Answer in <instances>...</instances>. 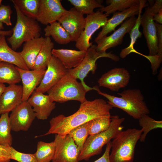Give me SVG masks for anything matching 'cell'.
I'll list each match as a JSON object with an SVG mask.
<instances>
[{"label":"cell","instance_id":"obj_20","mask_svg":"<svg viewBox=\"0 0 162 162\" xmlns=\"http://www.w3.org/2000/svg\"><path fill=\"white\" fill-rule=\"evenodd\" d=\"M140 5V4L128 8L121 12L117 11L113 13L112 16L108 19L106 24L103 26L102 29L95 39V42L109 33L115 31L116 27L128 18L138 15Z\"/></svg>","mask_w":162,"mask_h":162},{"label":"cell","instance_id":"obj_13","mask_svg":"<svg viewBox=\"0 0 162 162\" xmlns=\"http://www.w3.org/2000/svg\"><path fill=\"white\" fill-rule=\"evenodd\" d=\"M135 16H131L124 21L121 26L109 36H106L97 41L96 50L97 52H106L108 49L121 44L125 35L129 33L136 22Z\"/></svg>","mask_w":162,"mask_h":162},{"label":"cell","instance_id":"obj_40","mask_svg":"<svg viewBox=\"0 0 162 162\" xmlns=\"http://www.w3.org/2000/svg\"><path fill=\"white\" fill-rule=\"evenodd\" d=\"M146 8L149 13L154 16L162 11V0H155L154 4Z\"/></svg>","mask_w":162,"mask_h":162},{"label":"cell","instance_id":"obj_35","mask_svg":"<svg viewBox=\"0 0 162 162\" xmlns=\"http://www.w3.org/2000/svg\"><path fill=\"white\" fill-rule=\"evenodd\" d=\"M68 134L73 139L81 151L89 135L88 122L73 128Z\"/></svg>","mask_w":162,"mask_h":162},{"label":"cell","instance_id":"obj_46","mask_svg":"<svg viewBox=\"0 0 162 162\" xmlns=\"http://www.w3.org/2000/svg\"><path fill=\"white\" fill-rule=\"evenodd\" d=\"M2 0H0V6L1 5V3H2Z\"/></svg>","mask_w":162,"mask_h":162},{"label":"cell","instance_id":"obj_23","mask_svg":"<svg viewBox=\"0 0 162 162\" xmlns=\"http://www.w3.org/2000/svg\"><path fill=\"white\" fill-rule=\"evenodd\" d=\"M0 62L10 63L20 68L29 70L22 58L20 52L10 48L6 40L5 36L0 35Z\"/></svg>","mask_w":162,"mask_h":162},{"label":"cell","instance_id":"obj_17","mask_svg":"<svg viewBox=\"0 0 162 162\" xmlns=\"http://www.w3.org/2000/svg\"><path fill=\"white\" fill-rule=\"evenodd\" d=\"M38 119H47L55 108L56 103L49 96L38 92L35 90L27 100Z\"/></svg>","mask_w":162,"mask_h":162},{"label":"cell","instance_id":"obj_16","mask_svg":"<svg viewBox=\"0 0 162 162\" xmlns=\"http://www.w3.org/2000/svg\"><path fill=\"white\" fill-rule=\"evenodd\" d=\"M22 85V101L28 99L40 83L46 69L26 70L16 66Z\"/></svg>","mask_w":162,"mask_h":162},{"label":"cell","instance_id":"obj_9","mask_svg":"<svg viewBox=\"0 0 162 162\" xmlns=\"http://www.w3.org/2000/svg\"><path fill=\"white\" fill-rule=\"evenodd\" d=\"M55 151L52 162H79L80 150L68 134H56Z\"/></svg>","mask_w":162,"mask_h":162},{"label":"cell","instance_id":"obj_41","mask_svg":"<svg viewBox=\"0 0 162 162\" xmlns=\"http://www.w3.org/2000/svg\"><path fill=\"white\" fill-rule=\"evenodd\" d=\"M111 148V141L106 144V149L103 154L101 157L94 162H110L109 155Z\"/></svg>","mask_w":162,"mask_h":162},{"label":"cell","instance_id":"obj_28","mask_svg":"<svg viewBox=\"0 0 162 162\" xmlns=\"http://www.w3.org/2000/svg\"><path fill=\"white\" fill-rule=\"evenodd\" d=\"M106 6L98 10L107 15L116 12H121L140 4V0H106Z\"/></svg>","mask_w":162,"mask_h":162},{"label":"cell","instance_id":"obj_32","mask_svg":"<svg viewBox=\"0 0 162 162\" xmlns=\"http://www.w3.org/2000/svg\"><path fill=\"white\" fill-rule=\"evenodd\" d=\"M112 116L110 114L94 118L88 122L89 135L105 131L109 128Z\"/></svg>","mask_w":162,"mask_h":162},{"label":"cell","instance_id":"obj_27","mask_svg":"<svg viewBox=\"0 0 162 162\" xmlns=\"http://www.w3.org/2000/svg\"><path fill=\"white\" fill-rule=\"evenodd\" d=\"M21 81L16 66L12 64L0 62V83L16 84Z\"/></svg>","mask_w":162,"mask_h":162},{"label":"cell","instance_id":"obj_7","mask_svg":"<svg viewBox=\"0 0 162 162\" xmlns=\"http://www.w3.org/2000/svg\"><path fill=\"white\" fill-rule=\"evenodd\" d=\"M96 45L93 44L88 49L84 58L77 67L68 69V73L76 79H80L81 83L88 91L92 90H95L96 86L89 87L84 82V79L90 71L92 74H94L97 69L96 62L97 59L102 57L109 58L115 62L120 59L118 56L111 52H97L96 50Z\"/></svg>","mask_w":162,"mask_h":162},{"label":"cell","instance_id":"obj_31","mask_svg":"<svg viewBox=\"0 0 162 162\" xmlns=\"http://www.w3.org/2000/svg\"><path fill=\"white\" fill-rule=\"evenodd\" d=\"M68 1L78 11L87 15L94 12L97 8H101L104 6L102 4L103 0H68Z\"/></svg>","mask_w":162,"mask_h":162},{"label":"cell","instance_id":"obj_21","mask_svg":"<svg viewBox=\"0 0 162 162\" xmlns=\"http://www.w3.org/2000/svg\"><path fill=\"white\" fill-rule=\"evenodd\" d=\"M86 52L71 49H53L52 53L66 68L70 69L76 67L80 64L84 58Z\"/></svg>","mask_w":162,"mask_h":162},{"label":"cell","instance_id":"obj_14","mask_svg":"<svg viewBox=\"0 0 162 162\" xmlns=\"http://www.w3.org/2000/svg\"><path fill=\"white\" fill-rule=\"evenodd\" d=\"M130 75L124 68H116L103 74L98 80L99 86L114 92H117L126 86L129 83Z\"/></svg>","mask_w":162,"mask_h":162},{"label":"cell","instance_id":"obj_25","mask_svg":"<svg viewBox=\"0 0 162 162\" xmlns=\"http://www.w3.org/2000/svg\"><path fill=\"white\" fill-rule=\"evenodd\" d=\"M54 44L50 37H45V40L35 60L33 69H46L52 55Z\"/></svg>","mask_w":162,"mask_h":162},{"label":"cell","instance_id":"obj_2","mask_svg":"<svg viewBox=\"0 0 162 162\" xmlns=\"http://www.w3.org/2000/svg\"><path fill=\"white\" fill-rule=\"evenodd\" d=\"M98 93L107 98V103L112 107L120 109L133 118L139 119L142 116L150 113L149 110L144 97L139 89L125 90L117 93L120 97H117L101 92L98 87Z\"/></svg>","mask_w":162,"mask_h":162},{"label":"cell","instance_id":"obj_15","mask_svg":"<svg viewBox=\"0 0 162 162\" xmlns=\"http://www.w3.org/2000/svg\"><path fill=\"white\" fill-rule=\"evenodd\" d=\"M60 0H40L36 20L47 25L58 21L66 11Z\"/></svg>","mask_w":162,"mask_h":162},{"label":"cell","instance_id":"obj_42","mask_svg":"<svg viewBox=\"0 0 162 162\" xmlns=\"http://www.w3.org/2000/svg\"><path fill=\"white\" fill-rule=\"evenodd\" d=\"M154 21L160 24H162V11L154 15L153 17Z\"/></svg>","mask_w":162,"mask_h":162},{"label":"cell","instance_id":"obj_4","mask_svg":"<svg viewBox=\"0 0 162 162\" xmlns=\"http://www.w3.org/2000/svg\"><path fill=\"white\" fill-rule=\"evenodd\" d=\"M124 120V118H120L117 116H112L110 126L107 130L88 136L80 152L79 161L88 160L92 157L100 154L103 146L122 130V124Z\"/></svg>","mask_w":162,"mask_h":162},{"label":"cell","instance_id":"obj_8","mask_svg":"<svg viewBox=\"0 0 162 162\" xmlns=\"http://www.w3.org/2000/svg\"><path fill=\"white\" fill-rule=\"evenodd\" d=\"M109 15L99 10L87 15L85 18L84 29L77 40L75 46L79 50L86 51L92 45L90 42L92 35L106 23Z\"/></svg>","mask_w":162,"mask_h":162},{"label":"cell","instance_id":"obj_19","mask_svg":"<svg viewBox=\"0 0 162 162\" xmlns=\"http://www.w3.org/2000/svg\"><path fill=\"white\" fill-rule=\"evenodd\" d=\"M153 17L146 8L141 20L143 33L149 50L148 56H150L157 55L158 52L157 30Z\"/></svg>","mask_w":162,"mask_h":162},{"label":"cell","instance_id":"obj_22","mask_svg":"<svg viewBox=\"0 0 162 162\" xmlns=\"http://www.w3.org/2000/svg\"><path fill=\"white\" fill-rule=\"evenodd\" d=\"M45 38L40 37L28 41L24 44L21 56L27 66L33 70L36 58L45 40Z\"/></svg>","mask_w":162,"mask_h":162},{"label":"cell","instance_id":"obj_34","mask_svg":"<svg viewBox=\"0 0 162 162\" xmlns=\"http://www.w3.org/2000/svg\"><path fill=\"white\" fill-rule=\"evenodd\" d=\"M139 123L142 128V133L140 140L144 142L148 133L151 130L157 128H162V121L156 120L149 116L144 115L139 119Z\"/></svg>","mask_w":162,"mask_h":162},{"label":"cell","instance_id":"obj_45","mask_svg":"<svg viewBox=\"0 0 162 162\" xmlns=\"http://www.w3.org/2000/svg\"><path fill=\"white\" fill-rule=\"evenodd\" d=\"M4 28L3 23L0 21V30H3Z\"/></svg>","mask_w":162,"mask_h":162},{"label":"cell","instance_id":"obj_30","mask_svg":"<svg viewBox=\"0 0 162 162\" xmlns=\"http://www.w3.org/2000/svg\"><path fill=\"white\" fill-rule=\"evenodd\" d=\"M55 151L54 141L49 143L40 141L37 143V151L34 154L38 162H50L54 158Z\"/></svg>","mask_w":162,"mask_h":162},{"label":"cell","instance_id":"obj_5","mask_svg":"<svg viewBox=\"0 0 162 162\" xmlns=\"http://www.w3.org/2000/svg\"><path fill=\"white\" fill-rule=\"evenodd\" d=\"M88 91L81 82L68 73L47 92L53 102L63 103L74 100L81 103L87 100L86 95Z\"/></svg>","mask_w":162,"mask_h":162},{"label":"cell","instance_id":"obj_29","mask_svg":"<svg viewBox=\"0 0 162 162\" xmlns=\"http://www.w3.org/2000/svg\"><path fill=\"white\" fill-rule=\"evenodd\" d=\"M11 1L23 15L36 20L40 0H12Z\"/></svg>","mask_w":162,"mask_h":162},{"label":"cell","instance_id":"obj_43","mask_svg":"<svg viewBox=\"0 0 162 162\" xmlns=\"http://www.w3.org/2000/svg\"><path fill=\"white\" fill-rule=\"evenodd\" d=\"M13 33L12 29L5 31L0 30V35H3L5 36H11Z\"/></svg>","mask_w":162,"mask_h":162},{"label":"cell","instance_id":"obj_10","mask_svg":"<svg viewBox=\"0 0 162 162\" xmlns=\"http://www.w3.org/2000/svg\"><path fill=\"white\" fill-rule=\"evenodd\" d=\"M9 116L12 130L17 132L27 131L36 117L35 113L27 101L22 102Z\"/></svg>","mask_w":162,"mask_h":162},{"label":"cell","instance_id":"obj_1","mask_svg":"<svg viewBox=\"0 0 162 162\" xmlns=\"http://www.w3.org/2000/svg\"><path fill=\"white\" fill-rule=\"evenodd\" d=\"M112 108L102 99L86 100L81 103L78 110L73 114L68 116L60 114L51 118L48 131L41 136L68 135L70 130L94 118L110 114Z\"/></svg>","mask_w":162,"mask_h":162},{"label":"cell","instance_id":"obj_18","mask_svg":"<svg viewBox=\"0 0 162 162\" xmlns=\"http://www.w3.org/2000/svg\"><path fill=\"white\" fill-rule=\"evenodd\" d=\"M22 87L16 84L6 87L0 97V115L9 113L22 102Z\"/></svg>","mask_w":162,"mask_h":162},{"label":"cell","instance_id":"obj_36","mask_svg":"<svg viewBox=\"0 0 162 162\" xmlns=\"http://www.w3.org/2000/svg\"><path fill=\"white\" fill-rule=\"evenodd\" d=\"M10 158L18 162H38L34 153L20 152L11 146L10 147Z\"/></svg>","mask_w":162,"mask_h":162},{"label":"cell","instance_id":"obj_3","mask_svg":"<svg viewBox=\"0 0 162 162\" xmlns=\"http://www.w3.org/2000/svg\"><path fill=\"white\" fill-rule=\"evenodd\" d=\"M142 133V129L122 130L111 142L110 162H133L136 145Z\"/></svg>","mask_w":162,"mask_h":162},{"label":"cell","instance_id":"obj_38","mask_svg":"<svg viewBox=\"0 0 162 162\" xmlns=\"http://www.w3.org/2000/svg\"><path fill=\"white\" fill-rule=\"evenodd\" d=\"M12 10L8 5H1L0 6V21L8 26H11V15Z\"/></svg>","mask_w":162,"mask_h":162},{"label":"cell","instance_id":"obj_6","mask_svg":"<svg viewBox=\"0 0 162 162\" xmlns=\"http://www.w3.org/2000/svg\"><path fill=\"white\" fill-rule=\"evenodd\" d=\"M17 20L12 29L13 33L7 38L11 48L14 50L20 47L24 42L40 37L41 27L36 20L23 15L18 7L14 5Z\"/></svg>","mask_w":162,"mask_h":162},{"label":"cell","instance_id":"obj_12","mask_svg":"<svg viewBox=\"0 0 162 162\" xmlns=\"http://www.w3.org/2000/svg\"><path fill=\"white\" fill-rule=\"evenodd\" d=\"M58 22L69 34L71 41L76 42L84 29L85 18L74 7L67 10Z\"/></svg>","mask_w":162,"mask_h":162},{"label":"cell","instance_id":"obj_24","mask_svg":"<svg viewBox=\"0 0 162 162\" xmlns=\"http://www.w3.org/2000/svg\"><path fill=\"white\" fill-rule=\"evenodd\" d=\"M46 37L51 36L57 43L66 44L71 41L68 33L58 21L54 22L46 26L44 29Z\"/></svg>","mask_w":162,"mask_h":162},{"label":"cell","instance_id":"obj_37","mask_svg":"<svg viewBox=\"0 0 162 162\" xmlns=\"http://www.w3.org/2000/svg\"><path fill=\"white\" fill-rule=\"evenodd\" d=\"M157 30L158 52L153 58L157 63L160 64L162 59V25L155 22Z\"/></svg>","mask_w":162,"mask_h":162},{"label":"cell","instance_id":"obj_39","mask_svg":"<svg viewBox=\"0 0 162 162\" xmlns=\"http://www.w3.org/2000/svg\"><path fill=\"white\" fill-rule=\"evenodd\" d=\"M10 146L0 144V162H10Z\"/></svg>","mask_w":162,"mask_h":162},{"label":"cell","instance_id":"obj_44","mask_svg":"<svg viewBox=\"0 0 162 162\" xmlns=\"http://www.w3.org/2000/svg\"><path fill=\"white\" fill-rule=\"evenodd\" d=\"M6 86L4 84L0 83V97L5 90Z\"/></svg>","mask_w":162,"mask_h":162},{"label":"cell","instance_id":"obj_33","mask_svg":"<svg viewBox=\"0 0 162 162\" xmlns=\"http://www.w3.org/2000/svg\"><path fill=\"white\" fill-rule=\"evenodd\" d=\"M8 114H2L0 117V144L11 146L12 137Z\"/></svg>","mask_w":162,"mask_h":162},{"label":"cell","instance_id":"obj_11","mask_svg":"<svg viewBox=\"0 0 162 162\" xmlns=\"http://www.w3.org/2000/svg\"><path fill=\"white\" fill-rule=\"evenodd\" d=\"M61 62L53 56L47 66L43 79L35 91L44 93L47 92L68 73Z\"/></svg>","mask_w":162,"mask_h":162},{"label":"cell","instance_id":"obj_26","mask_svg":"<svg viewBox=\"0 0 162 162\" xmlns=\"http://www.w3.org/2000/svg\"><path fill=\"white\" fill-rule=\"evenodd\" d=\"M147 2L146 0H140V5L139 13L135 24L129 33L130 38V42L129 46L121 50L120 56L122 58H125L131 52H136L134 48V46L137 39L140 38L142 36V33L139 30L141 25V13L142 8L146 6Z\"/></svg>","mask_w":162,"mask_h":162}]
</instances>
